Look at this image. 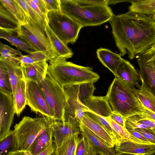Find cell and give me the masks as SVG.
I'll return each instance as SVG.
<instances>
[{
  "label": "cell",
  "instance_id": "obj_44",
  "mask_svg": "<svg viewBox=\"0 0 155 155\" xmlns=\"http://www.w3.org/2000/svg\"><path fill=\"white\" fill-rule=\"evenodd\" d=\"M26 2L30 7L43 20L48 23V18L40 10L36 4L33 1V0H26Z\"/></svg>",
  "mask_w": 155,
  "mask_h": 155
},
{
  "label": "cell",
  "instance_id": "obj_7",
  "mask_svg": "<svg viewBox=\"0 0 155 155\" xmlns=\"http://www.w3.org/2000/svg\"><path fill=\"white\" fill-rule=\"evenodd\" d=\"M28 17L27 23L20 25L17 33L36 51H43L51 60L56 57L46 29Z\"/></svg>",
  "mask_w": 155,
  "mask_h": 155
},
{
  "label": "cell",
  "instance_id": "obj_52",
  "mask_svg": "<svg viewBox=\"0 0 155 155\" xmlns=\"http://www.w3.org/2000/svg\"><path fill=\"white\" fill-rule=\"evenodd\" d=\"M2 126V121L1 120H0V133H1V127Z\"/></svg>",
  "mask_w": 155,
  "mask_h": 155
},
{
  "label": "cell",
  "instance_id": "obj_16",
  "mask_svg": "<svg viewBox=\"0 0 155 155\" xmlns=\"http://www.w3.org/2000/svg\"><path fill=\"white\" fill-rule=\"evenodd\" d=\"M79 127L81 133L85 136L89 146L97 154L116 155L114 148L108 147L101 139L81 122Z\"/></svg>",
  "mask_w": 155,
  "mask_h": 155
},
{
  "label": "cell",
  "instance_id": "obj_49",
  "mask_svg": "<svg viewBox=\"0 0 155 155\" xmlns=\"http://www.w3.org/2000/svg\"><path fill=\"white\" fill-rule=\"evenodd\" d=\"M28 151L17 150L10 152L8 155H27Z\"/></svg>",
  "mask_w": 155,
  "mask_h": 155
},
{
  "label": "cell",
  "instance_id": "obj_12",
  "mask_svg": "<svg viewBox=\"0 0 155 155\" xmlns=\"http://www.w3.org/2000/svg\"><path fill=\"white\" fill-rule=\"evenodd\" d=\"M15 114L12 94L0 89V120L2 121L0 140L9 133Z\"/></svg>",
  "mask_w": 155,
  "mask_h": 155
},
{
  "label": "cell",
  "instance_id": "obj_6",
  "mask_svg": "<svg viewBox=\"0 0 155 155\" xmlns=\"http://www.w3.org/2000/svg\"><path fill=\"white\" fill-rule=\"evenodd\" d=\"M54 120L65 121V108L66 97L63 87L48 71L45 77L38 83Z\"/></svg>",
  "mask_w": 155,
  "mask_h": 155
},
{
  "label": "cell",
  "instance_id": "obj_28",
  "mask_svg": "<svg viewBox=\"0 0 155 155\" xmlns=\"http://www.w3.org/2000/svg\"><path fill=\"white\" fill-rule=\"evenodd\" d=\"M0 38L6 40L12 45L15 46L18 50H21L29 54L36 51L26 41L16 35L0 31Z\"/></svg>",
  "mask_w": 155,
  "mask_h": 155
},
{
  "label": "cell",
  "instance_id": "obj_5",
  "mask_svg": "<svg viewBox=\"0 0 155 155\" xmlns=\"http://www.w3.org/2000/svg\"><path fill=\"white\" fill-rule=\"evenodd\" d=\"M52 120L47 117H24L13 130L18 150L27 151L36 137L50 125Z\"/></svg>",
  "mask_w": 155,
  "mask_h": 155
},
{
  "label": "cell",
  "instance_id": "obj_37",
  "mask_svg": "<svg viewBox=\"0 0 155 155\" xmlns=\"http://www.w3.org/2000/svg\"><path fill=\"white\" fill-rule=\"evenodd\" d=\"M0 89L10 94H12L8 71L3 59L0 57Z\"/></svg>",
  "mask_w": 155,
  "mask_h": 155
},
{
  "label": "cell",
  "instance_id": "obj_18",
  "mask_svg": "<svg viewBox=\"0 0 155 155\" xmlns=\"http://www.w3.org/2000/svg\"><path fill=\"white\" fill-rule=\"evenodd\" d=\"M96 54L101 63L115 77L117 69L123 59L121 56L108 49L103 48L97 49Z\"/></svg>",
  "mask_w": 155,
  "mask_h": 155
},
{
  "label": "cell",
  "instance_id": "obj_20",
  "mask_svg": "<svg viewBox=\"0 0 155 155\" xmlns=\"http://www.w3.org/2000/svg\"><path fill=\"white\" fill-rule=\"evenodd\" d=\"M81 123L101 139L110 147L114 148L115 143L107 132L98 123L89 117L85 113L81 121Z\"/></svg>",
  "mask_w": 155,
  "mask_h": 155
},
{
  "label": "cell",
  "instance_id": "obj_48",
  "mask_svg": "<svg viewBox=\"0 0 155 155\" xmlns=\"http://www.w3.org/2000/svg\"><path fill=\"white\" fill-rule=\"evenodd\" d=\"M53 142V140L51 142L49 146L46 149L37 155H51L55 150ZM27 155H31L28 152Z\"/></svg>",
  "mask_w": 155,
  "mask_h": 155
},
{
  "label": "cell",
  "instance_id": "obj_4",
  "mask_svg": "<svg viewBox=\"0 0 155 155\" xmlns=\"http://www.w3.org/2000/svg\"><path fill=\"white\" fill-rule=\"evenodd\" d=\"M61 12L83 27L100 25L110 21L114 15L108 5L81 6L74 0H60Z\"/></svg>",
  "mask_w": 155,
  "mask_h": 155
},
{
  "label": "cell",
  "instance_id": "obj_43",
  "mask_svg": "<svg viewBox=\"0 0 155 155\" xmlns=\"http://www.w3.org/2000/svg\"><path fill=\"white\" fill-rule=\"evenodd\" d=\"M125 128L127 130H134L137 128L153 129L146 125L137 123L126 118L125 120Z\"/></svg>",
  "mask_w": 155,
  "mask_h": 155
},
{
  "label": "cell",
  "instance_id": "obj_41",
  "mask_svg": "<svg viewBox=\"0 0 155 155\" xmlns=\"http://www.w3.org/2000/svg\"><path fill=\"white\" fill-rule=\"evenodd\" d=\"M47 10L50 11L61 12L60 0H43Z\"/></svg>",
  "mask_w": 155,
  "mask_h": 155
},
{
  "label": "cell",
  "instance_id": "obj_38",
  "mask_svg": "<svg viewBox=\"0 0 155 155\" xmlns=\"http://www.w3.org/2000/svg\"><path fill=\"white\" fill-rule=\"evenodd\" d=\"M94 84L92 82H86L79 84V96L83 104L85 100L93 95L96 89Z\"/></svg>",
  "mask_w": 155,
  "mask_h": 155
},
{
  "label": "cell",
  "instance_id": "obj_1",
  "mask_svg": "<svg viewBox=\"0 0 155 155\" xmlns=\"http://www.w3.org/2000/svg\"><path fill=\"white\" fill-rule=\"evenodd\" d=\"M119 54L134 59L155 44V17L131 11L114 15L110 20Z\"/></svg>",
  "mask_w": 155,
  "mask_h": 155
},
{
  "label": "cell",
  "instance_id": "obj_2",
  "mask_svg": "<svg viewBox=\"0 0 155 155\" xmlns=\"http://www.w3.org/2000/svg\"><path fill=\"white\" fill-rule=\"evenodd\" d=\"M92 70L91 67L78 65L64 58L57 57L50 60L48 71L63 87L86 82L95 83L100 76Z\"/></svg>",
  "mask_w": 155,
  "mask_h": 155
},
{
  "label": "cell",
  "instance_id": "obj_25",
  "mask_svg": "<svg viewBox=\"0 0 155 155\" xmlns=\"http://www.w3.org/2000/svg\"><path fill=\"white\" fill-rule=\"evenodd\" d=\"M131 5L129 11L136 13L154 17L155 15V0H130Z\"/></svg>",
  "mask_w": 155,
  "mask_h": 155
},
{
  "label": "cell",
  "instance_id": "obj_3",
  "mask_svg": "<svg viewBox=\"0 0 155 155\" xmlns=\"http://www.w3.org/2000/svg\"><path fill=\"white\" fill-rule=\"evenodd\" d=\"M136 89L129 87L115 77L106 95L112 111L125 118L134 114L146 112L149 109L139 99Z\"/></svg>",
  "mask_w": 155,
  "mask_h": 155
},
{
  "label": "cell",
  "instance_id": "obj_31",
  "mask_svg": "<svg viewBox=\"0 0 155 155\" xmlns=\"http://www.w3.org/2000/svg\"><path fill=\"white\" fill-rule=\"evenodd\" d=\"M18 59L20 62V65L23 66L51 60L47 54L41 51H35L28 55L18 56Z\"/></svg>",
  "mask_w": 155,
  "mask_h": 155
},
{
  "label": "cell",
  "instance_id": "obj_47",
  "mask_svg": "<svg viewBox=\"0 0 155 155\" xmlns=\"http://www.w3.org/2000/svg\"><path fill=\"white\" fill-rule=\"evenodd\" d=\"M33 1L42 12L48 17V12L43 0H33Z\"/></svg>",
  "mask_w": 155,
  "mask_h": 155
},
{
  "label": "cell",
  "instance_id": "obj_39",
  "mask_svg": "<svg viewBox=\"0 0 155 155\" xmlns=\"http://www.w3.org/2000/svg\"><path fill=\"white\" fill-rule=\"evenodd\" d=\"M81 137L80 138L77 144L75 155H87L88 152L89 145L85 136L81 133Z\"/></svg>",
  "mask_w": 155,
  "mask_h": 155
},
{
  "label": "cell",
  "instance_id": "obj_40",
  "mask_svg": "<svg viewBox=\"0 0 155 155\" xmlns=\"http://www.w3.org/2000/svg\"><path fill=\"white\" fill-rule=\"evenodd\" d=\"M134 130L140 133L150 142L155 144V130L137 128Z\"/></svg>",
  "mask_w": 155,
  "mask_h": 155
},
{
  "label": "cell",
  "instance_id": "obj_51",
  "mask_svg": "<svg viewBox=\"0 0 155 155\" xmlns=\"http://www.w3.org/2000/svg\"><path fill=\"white\" fill-rule=\"evenodd\" d=\"M116 155H135L133 154H129L125 153H116Z\"/></svg>",
  "mask_w": 155,
  "mask_h": 155
},
{
  "label": "cell",
  "instance_id": "obj_34",
  "mask_svg": "<svg viewBox=\"0 0 155 155\" xmlns=\"http://www.w3.org/2000/svg\"><path fill=\"white\" fill-rule=\"evenodd\" d=\"M0 54L6 59L18 65H20V62L18 59L17 55L19 56L23 55L19 50L14 49L0 42Z\"/></svg>",
  "mask_w": 155,
  "mask_h": 155
},
{
  "label": "cell",
  "instance_id": "obj_19",
  "mask_svg": "<svg viewBox=\"0 0 155 155\" xmlns=\"http://www.w3.org/2000/svg\"><path fill=\"white\" fill-rule=\"evenodd\" d=\"M20 66L26 80L32 81L39 83L45 77L48 64L47 61H43L27 66Z\"/></svg>",
  "mask_w": 155,
  "mask_h": 155
},
{
  "label": "cell",
  "instance_id": "obj_53",
  "mask_svg": "<svg viewBox=\"0 0 155 155\" xmlns=\"http://www.w3.org/2000/svg\"><path fill=\"white\" fill-rule=\"evenodd\" d=\"M51 155H55L54 151Z\"/></svg>",
  "mask_w": 155,
  "mask_h": 155
},
{
  "label": "cell",
  "instance_id": "obj_13",
  "mask_svg": "<svg viewBox=\"0 0 155 155\" xmlns=\"http://www.w3.org/2000/svg\"><path fill=\"white\" fill-rule=\"evenodd\" d=\"M53 142L57 147L69 138L81 132L79 123L76 121L62 122L52 119L50 125Z\"/></svg>",
  "mask_w": 155,
  "mask_h": 155
},
{
  "label": "cell",
  "instance_id": "obj_26",
  "mask_svg": "<svg viewBox=\"0 0 155 155\" xmlns=\"http://www.w3.org/2000/svg\"><path fill=\"white\" fill-rule=\"evenodd\" d=\"M0 57L4 61L7 68L9 81L14 97L18 81L24 77L20 65H18L13 64L1 55Z\"/></svg>",
  "mask_w": 155,
  "mask_h": 155
},
{
  "label": "cell",
  "instance_id": "obj_21",
  "mask_svg": "<svg viewBox=\"0 0 155 155\" xmlns=\"http://www.w3.org/2000/svg\"><path fill=\"white\" fill-rule=\"evenodd\" d=\"M53 140L49 125L36 137L27 151L31 155H37L46 149Z\"/></svg>",
  "mask_w": 155,
  "mask_h": 155
},
{
  "label": "cell",
  "instance_id": "obj_23",
  "mask_svg": "<svg viewBox=\"0 0 155 155\" xmlns=\"http://www.w3.org/2000/svg\"><path fill=\"white\" fill-rule=\"evenodd\" d=\"M46 30L50 41L56 57H62L66 59L71 58L73 53L50 28L48 25Z\"/></svg>",
  "mask_w": 155,
  "mask_h": 155
},
{
  "label": "cell",
  "instance_id": "obj_17",
  "mask_svg": "<svg viewBox=\"0 0 155 155\" xmlns=\"http://www.w3.org/2000/svg\"><path fill=\"white\" fill-rule=\"evenodd\" d=\"M84 104L91 112L104 117L110 116L112 111L106 96L93 95L85 100Z\"/></svg>",
  "mask_w": 155,
  "mask_h": 155
},
{
  "label": "cell",
  "instance_id": "obj_8",
  "mask_svg": "<svg viewBox=\"0 0 155 155\" xmlns=\"http://www.w3.org/2000/svg\"><path fill=\"white\" fill-rule=\"evenodd\" d=\"M48 18V25L65 45L76 42L83 27L80 24L62 12H49Z\"/></svg>",
  "mask_w": 155,
  "mask_h": 155
},
{
  "label": "cell",
  "instance_id": "obj_15",
  "mask_svg": "<svg viewBox=\"0 0 155 155\" xmlns=\"http://www.w3.org/2000/svg\"><path fill=\"white\" fill-rule=\"evenodd\" d=\"M122 82L134 89L139 88L140 78L138 72L128 61L123 59L119 66L115 77Z\"/></svg>",
  "mask_w": 155,
  "mask_h": 155
},
{
  "label": "cell",
  "instance_id": "obj_32",
  "mask_svg": "<svg viewBox=\"0 0 155 155\" xmlns=\"http://www.w3.org/2000/svg\"><path fill=\"white\" fill-rule=\"evenodd\" d=\"M17 150L14 131L11 130L6 137L0 140V155H8L10 152Z\"/></svg>",
  "mask_w": 155,
  "mask_h": 155
},
{
  "label": "cell",
  "instance_id": "obj_10",
  "mask_svg": "<svg viewBox=\"0 0 155 155\" xmlns=\"http://www.w3.org/2000/svg\"><path fill=\"white\" fill-rule=\"evenodd\" d=\"M66 97L65 108V121H76L79 123L84 113L91 111L80 101L79 96V84L63 87Z\"/></svg>",
  "mask_w": 155,
  "mask_h": 155
},
{
  "label": "cell",
  "instance_id": "obj_54",
  "mask_svg": "<svg viewBox=\"0 0 155 155\" xmlns=\"http://www.w3.org/2000/svg\"><path fill=\"white\" fill-rule=\"evenodd\" d=\"M99 155H104L103 154H99Z\"/></svg>",
  "mask_w": 155,
  "mask_h": 155
},
{
  "label": "cell",
  "instance_id": "obj_24",
  "mask_svg": "<svg viewBox=\"0 0 155 155\" xmlns=\"http://www.w3.org/2000/svg\"><path fill=\"white\" fill-rule=\"evenodd\" d=\"M26 80L24 78L20 79L17 84L14 97L15 114L19 116L26 105Z\"/></svg>",
  "mask_w": 155,
  "mask_h": 155
},
{
  "label": "cell",
  "instance_id": "obj_33",
  "mask_svg": "<svg viewBox=\"0 0 155 155\" xmlns=\"http://www.w3.org/2000/svg\"><path fill=\"white\" fill-rule=\"evenodd\" d=\"M105 118L113 130L118 135L121 140L148 144L140 140L131 135L126 128L115 122L110 118V116Z\"/></svg>",
  "mask_w": 155,
  "mask_h": 155
},
{
  "label": "cell",
  "instance_id": "obj_46",
  "mask_svg": "<svg viewBox=\"0 0 155 155\" xmlns=\"http://www.w3.org/2000/svg\"><path fill=\"white\" fill-rule=\"evenodd\" d=\"M127 130L131 135L140 140L148 144L153 143L149 142L140 133L134 130Z\"/></svg>",
  "mask_w": 155,
  "mask_h": 155
},
{
  "label": "cell",
  "instance_id": "obj_45",
  "mask_svg": "<svg viewBox=\"0 0 155 155\" xmlns=\"http://www.w3.org/2000/svg\"><path fill=\"white\" fill-rule=\"evenodd\" d=\"M110 117L113 120L117 123L125 128V118L120 114L112 111Z\"/></svg>",
  "mask_w": 155,
  "mask_h": 155
},
{
  "label": "cell",
  "instance_id": "obj_14",
  "mask_svg": "<svg viewBox=\"0 0 155 155\" xmlns=\"http://www.w3.org/2000/svg\"><path fill=\"white\" fill-rule=\"evenodd\" d=\"M115 146L116 153L151 155L155 151V144L139 143L125 140H120Z\"/></svg>",
  "mask_w": 155,
  "mask_h": 155
},
{
  "label": "cell",
  "instance_id": "obj_36",
  "mask_svg": "<svg viewBox=\"0 0 155 155\" xmlns=\"http://www.w3.org/2000/svg\"><path fill=\"white\" fill-rule=\"evenodd\" d=\"M23 9L27 16L46 29L48 23L41 18L30 7L26 0H15Z\"/></svg>",
  "mask_w": 155,
  "mask_h": 155
},
{
  "label": "cell",
  "instance_id": "obj_55",
  "mask_svg": "<svg viewBox=\"0 0 155 155\" xmlns=\"http://www.w3.org/2000/svg\"></svg>",
  "mask_w": 155,
  "mask_h": 155
},
{
  "label": "cell",
  "instance_id": "obj_42",
  "mask_svg": "<svg viewBox=\"0 0 155 155\" xmlns=\"http://www.w3.org/2000/svg\"><path fill=\"white\" fill-rule=\"evenodd\" d=\"M81 6H91L96 5H108L109 0H74Z\"/></svg>",
  "mask_w": 155,
  "mask_h": 155
},
{
  "label": "cell",
  "instance_id": "obj_50",
  "mask_svg": "<svg viewBox=\"0 0 155 155\" xmlns=\"http://www.w3.org/2000/svg\"><path fill=\"white\" fill-rule=\"evenodd\" d=\"M88 145V152L87 155H97V153L89 146V144Z\"/></svg>",
  "mask_w": 155,
  "mask_h": 155
},
{
  "label": "cell",
  "instance_id": "obj_35",
  "mask_svg": "<svg viewBox=\"0 0 155 155\" xmlns=\"http://www.w3.org/2000/svg\"><path fill=\"white\" fill-rule=\"evenodd\" d=\"M85 113L100 124L107 132L113 139L115 144L121 140L111 127L105 117L99 116L91 112H86Z\"/></svg>",
  "mask_w": 155,
  "mask_h": 155
},
{
  "label": "cell",
  "instance_id": "obj_22",
  "mask_svg": "<svg viewBox=\"0 0 155 155\" xmlns=\"http://www.w3.org/2000/svg\"><path fill=\"white\" fill-rule=\"evenodd\" d=\"M20 26L0 0V31L17 35Z\"/></svg>",
  "mask_w": 155,
  "mask_h": 155
},
{
  "label": "cell",
  "instance_id": "obj_9",
  "mask_svg": "<svg viewBox=\"0 0 155 155\" xmlns=\"http://www.w3.org/2000/svg\"><path fill=\"white\" fill-rule=\"evenodd\" d=\"M138 72L146 88L155 95V44L136 56Z\"/></svg>",
  "mask_w": 155,
  "mask_h": 155
},
{
  "label": "cell",
  "instance_id": "obj_30",
  "mask_svg": "<svg viewBox=\"0 0 155 155\" xmlns=\"http://www.w3.org/2000/svg\"><path fill=\"white\" fill-rule=\"evenodd\" d=\"M142 84L139 89H136L138 98L146 107L155 112V95L145 86L141 80Z\"/></svg>",
  "mask_w": 155,
  "mask_h": 155
},
{
  "label": "cell",
  "instance_id": "obj_11",
  "mask_svg": "<svg viewBox=\"0 0 155 155\" xmlns=\"http://www.w3.org/2000/svg\"><path fill=\"white\" fill-rule=\"evenodd\" d=\"M26 105L35 113L43 117L54 119V116L49 108L38 83L32 81L26 80Z\"/></svg>",
  "mask_w": 155,
  "mask_h": 155
},
{
  "label": "cell",
  "instance_id": "obj_27",
  "mask_svg": "<svg viewBox=\"0 0 155 155\" xmlns=\"http://www.w3.org/2000/svg\"><path fill=\"white\" fill-rule=\"evenodd\" d=\"M4 6L20 25L26 24L28 17L15 0H1Z\"/></svg>",
  "mask_w": 155,
  "mask_h": 155
},
{
  "label": "cell",
  "instance_id": "obj_29",
  "mask_svg": "<svg viewBox=\"0 0 155 155\" xmlns=\"http://www.w3.org/2000/svg\"><path fill=\"white\" fill-rule=\"evenodd\" d=\"M79 135H73L59 146L55 147V155H75L76 146L80 138Z\"/></svg>",
  "mask_w": 155,
  "mask_h": 155
}]
</instances>
